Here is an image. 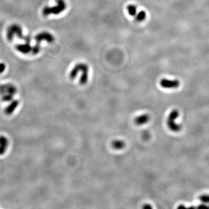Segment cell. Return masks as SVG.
Wrapping results in <instances>:
<instances>
[{
    "label": "cell",
    "mask_w": 209,
    "mask_h": 209,
    "mask_svg": "<svg viewBox=\"0 0 209 209\" xmlns=\"http://www.w3.org/2000/svg\"><path fill=\"white\" fill-rule=\"evenodd\" d=\"M82 72L80 80V83L81 85H85L87 83L88 79V71H89V67L88 65L85 63H80L76 64L71 70L69 74V77L71 80L76 77L79 72Z\"/></svg>",
    "instance_id": "obj_1"
},
{
    "label": "cell",
    "mask_w": 209,
    "mask_h": 209,
    "mask_svg": "<svg viewBox=\"0 0 209 209\" xmlns=\"http://www.w3.org/2000/svg\"><path fill=\"white\" fill-rule=\"evenodd\" d=\"M16 36L18 38L23 39L26 43L30 44L31 42V37L30 36H25L23 34L22 29L19 25L14 24L9 26L8 28L6 33V37L8 40L11 41L13 40L14 37Z\"/></svg>",
    "instance_id": "obj_2"
},
{
    "label": "cell",
    "mask_w": 209,
    "mask_h": 209,
    "mask_svg": "<svg viewBox=\"0 0 209 209\" xmlns=\"http://www.w3.org/2000/svg\"><path fill=\"white\" fill-rule=\"evenodd\" d=\"M36 44L32 47L31 52L33 55H37L40 51V43L41 41H46L48 43H52L54 41V37L53 35L48 31H43L39 33L35 37Z\"/></svg>",
    "instance_id": "obj_3"
},
{
    "label": "cell",
    "mask_w": 209,
    "mask_h": 209,
    "mask_svg": "<svg viewBox=\"0 0 209 209\" xmlns=\"http://www.w3.org/2000/svg\"><path fill=\"white\" fill-rule=\"evenodd\" d=\"M57 5L53 6H45L43 10V14L44 16L53 15H59L66 9L67 5L65 0H56Z\"/></svg>",
    "instance_id": "obj_4"
},
{
    "label": "cell",
    "mask_w": 209,
    "mask_h": 209,
    "mask_svg": "<svg viewBox=\"0 0 209 209\" xmlns=\"http://www.w3.org/2000/svg\"><path fill=\"white\" fill-rule=\"evenodd\" d=\"M179 116V112L177 110L174 109L172 110L169 114L168 118L167 119V125L168 128L171 131L177 132L181 131L182 127L180 124H178L175 122V120Z\"/></svg>",
    "instance_id": "obj_5"
},
{
    "label": "cell",
    "mask_w": 209,
    "mask_h": 209,
    "mask_svg": "<svg viewBox=\"0 0 209 209\" xmlns=\"http://www.w3.org/2000/svg\"><path fill=\"white\" fill-rule=\"evenodd\" d=\"M161 87L164 88H176L180 85V82L177 80H170L166 78H163L160 82Z\"/></svg>",
    "instance_id": "obj_6"
},
{
    "label": "cell",
    "mask_w": 209,
    "mask_h": 209,
    "mask_svg": "<svg viewBox=\"0 0 209 209\" xmlns=\"http://www.w3.org/2000/svg\"><path fill=\"white\" fill-rule=\"evenodd\" d=\"M15 48L19 52L24 53V54H26V53L31 52L32 50V47L30 46V44L27 43L25 44H17L15 45Z\"/></svg>",
    "instance_id": "obj_7"
},
{
    "label": "cell",
    "mask_w": 209,
    "mask_h": 209,
    "mask_svg": "<svg viewBox=\"0 0 209 209\" xmlns=\"http://www.w3.org/2000/svg\"><path fill=\"white\" fill-rule=\"evenodd\" d=\"M149 119L150 117L148 114H143V115L138 116V117H136L135 118L134 122L136 125H141L148 122Z\"/></svg>",
    "instance_id": "obj_8"
},
{
    "label": "cell",
    "mask_w": 209,
    "mask_h": 209,
    "mask_svg": "<svg viewBox=\"0 0 209 209\" xmlns=\"http://www.w3.org/2000/svg\"><path fill=\"white\" fill-rule=\"evenodd\" d=\"M7 146H8V142L4 136L0 137V155L4 154L5 152Z\"/></svg>",
    "instance_id": "obj_9"
},
{
    "label": "cell",
    "mask_w": 209,
    "mask_h": 209,
    "mask_svg": "<svg viewBox=\"0 0 209 209\" xmlns=\"http://www.w3.org/2000/svg\"><path fill=\"white\" fill-rule=\"evenodd\" d=\"M111 146L115 149L120 150L122 149L125 146V143L124 141L121 140H115L112 142Z\"/></svg>",
    "instance_id": "obj_10"
},
{
    "label": "cell",
    "mask_w": 209,
    "mask_h": 209,
    "mask_svg": "<svg viewBox=\"0 0 209 209\" xmlns=\"http://www.w3.org/2000/svg\"><path fill=\"white\" fill-rule=\"evenodd\" d=\"M19 102L17 101H15L12 102V103L6 109V113L7 114H11L15 110L16 107L18 105Z\"/></svg>",
    "instance_id": "obj_11"
},
{
    "label": "cell",
    "mask_w": 209,
    "mask_h": 209,
    "mask_svg": "<svg viewBox=\"0 0 209 209\" xmlns=\"http://www.w3.org/2000/svg\"><path fill=\"white\" fill-rule=\"evenodd\" d=\"M127 11L130 15L135 16L136 15V6L132 4L129 5L127 6Z\"/></svg>",
    "instance_id": "obj_12"
},
{
    "label": "cell",
    "mask_w": 209,
    "mask_h": 209,
    "mask_svg": "<svg viewBox=\"0 0 209 209\" xmlns=\"http://www.w3.org/2000/svg\"><path fill=\"white\" fill-rule=\"evenodd\" d=\"M146 17V13L145 11H141L137 14L136 17V20L137 22H142L143 20L145 19Z\"/></svg>",
    "instance_id": "obj_13"
},
{
    "label": "cell",
    "mask_w": 209,
    "mask_h": 209,
    "mask_svg": "<svg viewBox=\"0 0 209 209\" xmlns=\"http://www.w3.org/2000/svg\"><path fill=\"white\" fill-rule=\"evenodd\" d=\"M199 199L204 203H209V195H202L199 196Z\"/></svg>",
    "instance_id": "obj_14"
},
{
    "label": "cell",
    "mask_w": 209,
    "mask_h": 209,
    "mask_svg": "<svg viewBox=\"0 0 209 209\" xmlns=\"http://www.w3.org/2000/svg\"><path fill=\"white\" fill-rule=\"evenodd\" d=\"M6 66L3 63H0V73H2L5 69Z\"/></svg>",
    "instance_id": "obj_15"
},
{
    "label": "cell",
    "mask_w": 209,
    "mask_h": 209,
    "mask_svg": "<svg viewBox=\"0 0 209 209\" xmlns=\"http://www.w3.org/2000/svg\"><path fill=\"white\" fill-rule=\"evenodd\" d=\"M142 208H152V207L151 206L150 204H145V205H144L143 207H142Z\"/></svg>",
    "instance_id": "obj_16"
},
{
    "label": "cell",
    "mask_w": 209,
    "mask_h": 209,
    "mask_svg": "<svg viewBox=\"0 0 209 209\" xmlns=\"http://www.w3.org/2000/svg\"><path fill=\"white\" fill-rule=\"evenodd\" d=\"M198 208H209V207H208V206H206V205H204V204H203V205L199 206L198 207Z\"/></svg>",
    "instance_id": "obj_17"
}]
</instances>
